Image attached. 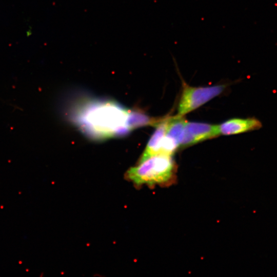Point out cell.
Instances as JSON below:
<instances>
[{
	"mask_svg": "<svg viewBox=\"0 0 277 277\" xmlns=\"http://www.w3.org/2000/svg\"><path fill=\"white\" fill-rule=\"evenodd\" d=\"M83 115L84 125L103 136L123 133L130 129V113L114 103L106 102L89 107Z\"/></svg>",
	"mask_w": 277,
	"mask_h": 277,
	"instance_id": "1",
	"label": "cell"
},
{
	"mask_svg": "<svg viewBox=\"0 0 277 277\" xmlns=\"http://www.w3.org/2000/svg\"><path fill=\"white\" fill-rule=\"evenodd\" d=\"M176 166L172 156L156 154L138 162L127 172L128 179L135 184L168 185L175 177Z\"/></svg>",
	"mask_w": 277,
	"mask_h": 277,
	"instance_id": "2",
	"label": "cell"
},
{
	"mask_svg": "<svg viewBox=\"0 0 277 277\" xmlns=\"http://www.w3.org/2000/svg\"><path fill=\"white\" fill-rule=\"evenodd\" d=\"M226 88L225 85L208 87H193L185 83L177 107V115L186 114L198 108L214 97L219 95Z\"/></svg>",
	"mask_w": 277,
	"mask_h": 277,
	"instance_id": "3",
	"label": "cell"
},
{
	"mask_svg": "<svg viewBox=\"0 0 277 277\" xmlns=\"http://www.w3.org/2000/svg\"><path fill=\"white\" fill-rule=\"evenodd\" d=\"M219 135V125L187 122L180 146H191Z\"/></svg>",
	"mask_w": 277,
	"mask_h": 277,
	"instance_id": "4",
	"label": "cell"
},
{
	"mask_svg": "<svg viewBox=\"0 0 277 277\" xmlns=\"http://www.w3.org/2000/svg\"><path fill=\"white\" fill-rule=\"evenodd\" d=\"M262 127V122L254 117L234 118L227 120L219 125L220 134L226 135L259 130Z\"/></svg>",
	"mask_w": 277,
	"mask_h": 277,
	"instance_id": "5",
	"label": "cell"
},
{
	"mask_svg": "<svg viewBox=\"0 0 277 277\" xmlns=\"http://www.w3.org/2000/svg\"><path fill=\"white\" fill-rule=\"evenodd\" d=\"M167 118H163L156 125V130L149 139L139 162L159 154L161 142L166 133Z\"/></svg>",
	"mask_w": 277,
	"mask_h": 277,
	"instance_id": "6",
	"label": "cell"
}]
</instances>
